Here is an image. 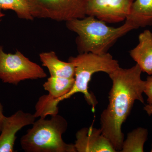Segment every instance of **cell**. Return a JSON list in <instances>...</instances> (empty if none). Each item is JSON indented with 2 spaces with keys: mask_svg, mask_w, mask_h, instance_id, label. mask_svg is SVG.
Segmentation results:
<instances>
[{
  "mask_svg": "<svg viewBox=\"0 0 152 152\" xmlns=\"http://www.w3.org/2000/svg\"><path fill=\"white\" fill-rule=\"evenodd\" d=\"M43 66L48 68L50 76L75 78V67L73 63L61 61L54 51L43 52L39 55Z\"/></svg>",
  "mask_w": 152,
  "mask_h": 152,
  "instance_id": "obj_11",
  "label": "cell"
},
{
  "mask_svg": "<svg viewBox=\"0 0 152 152\" xmlns=\"http://www.w3.org/2000/svg\"><path fill=\"white\" fill-rule=\"evenodd\" d=\"M66 22L68 29L77 35L76 44L79 54L107 53L119 38L134 29L126 22L119 27H112L108 26L105 22L91 16Z\"/></svg>",
  "mask_w": 152,
  "mask_h": 152,
  "instance_id": "obj_2",
  "label": "cell"
},
{
  "mask_svg": "<svg viewBox=\"0 0 152 152\" xmlns=\"http://www.w3.org/2000/svg\"><path fill=\"white\" fill-rule=\"evenodd\" d=\"M134 0H88L86 15L106 23L126 20Z\"/></svg>",
  "mask_w": 152,
  "mask_h": 152,
  "instance_id": "obj_7",
  "label": "cell"
},
{
  "mask_svg": "<svg viewBox=\"0 0 152 152\" xmlns=\"http://www.w3.org/2000/svg\"><path fill=\"white\" fill-rule=\"evenodd\" d=\"M6 10L14 11L20 19L27 20L34 19L28 0H0V12Z\"/></svg>",
  "mask_w": 152,
  "mask_h": 152,
  "instance_id": "obj_15",
  "label": "cell"
},
{
  "mask_svg": "<svg viewBox=\"0 0 152 152\" xmlns=\"http://www.w3.org/2000/svg\"><path fill=\"white\" fill-rule=\"evenodd\" d=\"M130 55L142 72L152 75V33L145 30L139 36V43L131 50Z\"/></svg>",
  "mask_w": 152,
  "mask_h": 152,
  "instance_id": "obj_10",
  "label": "cell"
},
{
  "mask_svg": "<svg viewBox=\"0 0 152 152\" xmlns=\"http://www.w3.org/2000/svg\"><path fill=\"white\" fill-rule=\"evenodd\" d=\"M34 18L65 21L86 16L88 0H28Z\"/></svg>",
  "mask_w": 152,
  "mask_h": 152,
  "instance_id": "obj_6",
  "label": "cell"
},
{
  "mask_svg": "<svg viewBox=\"0 0 152 152\" xmlns=\"http://www.w3.org/2000/svg\"><path fill=\"white\" fill-rule=\"evenodd\" d=\"M54 98L50 95H44L39 98L35 106V112L34 114L36 118H46L48 115L53 116L58 113V106L53 102Z\"/></svg>",
  "mask_w": 152,
  "mask_h": 152,
  "instance_id": "obj_16",
  "label": "cell"
},
{
  "mask_svg": "<svg viewBox=\"0 0 152 152\" xmlns=\"http://www.w3.org/2000/svg\"><path fill=\"white\" fill-rule=\"evenodd\" d=\"M37 118L34 114L19 110L10 116H5L0 132V152H14V145L18 131L32 125Z\"/></svg>",
  "mask_w": 152,
  "mask_h": 152,
  "instance_id": "obj_8",
  "label": "cell"
},
{
  "mask_svg": "<svg viewBox=\"0 0 152 152\" xmlns=\"http://www.w3.org/2000/svg\"><path fill=\"white\" fill-rule=\"evenodd\" d=\"M137 64L129 69L119 67L109 74L113 85L109 104L101 114L100 129L116 151H120L124 141L122 126L127 118L136 100L144 103L142 94L145 81Z\"/></svg>",
  "mask_w": 152,
  "mask_h": 152,
  "instance_id": "obj_1",
  "label": "cell"
},
{
  "mask_svg": "<svg viewBox=\"0 0 152 152\" xmlns=\"http://www.w3.org/2000/svg\"><path fill=\"white\" fill-rule=\"evenodd\" d=\"M74 144L77 152H117L100 129L82 128L76 134Z\"/></svg>",
  "mask_w": 152,
  "mask_h": 152,
  "instance_id": "obj_9",
  "label": "cell"
},
{
  "mask_svg": "<svg viewBox=\"0 0 152 152\" xmlns=\"http://www.w3.org/2000/svg\"><path fill=\"white\" fill-rule=\"evenodd\" d=\"M69 61L75 66V83L68 94L55 100V104L58 105L61 101L69 99L77 93H80L83 94L85 100L91 106L92 110L94 112L97 102L88 91L89 83L92 77L99 72H103L108 75L112 73L119 67L118 62L108 53L103 55L92 53L79 54L76 57H70Z\"/></svg>",
  "mask_w": 152,
  "mask_h": 152,
  "instance_id": "obj_4",
  "label": "cell"
},
{
  "mask_svg": "<svg viewBox=\"0 0 152 152\" xmlns=\"http://www.w3.org/2000/svg\"><path fill=\"white\" fill-rule=\"evenodd\" d=\"M5 15L2 12H0V21H1V19Z\"/></svg>",
  "mask_w": 152,
  "mask_h": 152,
  "instance_id": "obj_20",
  "label": "cell"
},
{
  "mask_svg": "<svg viewBox=\"0 0 152 152\" xmlns=\"http://www.w3.org/2000/svg\"><path fill=\"white\" fill-rule=\"evenodd\" d=\"M125 21L134 29L152 25V0H135Z\"/></svg>",
  "mask_w": 152,
  "mask_h": 152,
  "instance_id": "obj_12",
  "label": "cell"
},
{
  "mask_svg": "<svg viewBox=\"0 0 152 152\" xmlns=\"http://www.w3.org/2000/svg\"><path fill=\"white\" fill-rule=\"evenodd\" d=\"M5 115L4 114V107L1 101H0V132L1 129L2 124Z\"/></svg>",
  "mask_w": 152,
  "mask_h": 152,
  "instance_id": "obj_18",
  "label": "cell"
},
{
  "mask_svg": "<svg viewBox=\"0 0 152 152\" xmlns=\"http://www.w3.org/2000/svg\"><path fill=\"white\" fill-rule=\"evenodd\" d=\"M144 110L146 112L147 114L149 115H152V105H150L149 104H148L146 105L144 107ZM151 151L152 152V144L151 149Z\"/></svg>",
  "mask_w": 152,
  "mask_h": 152,
  "instance_id": "obj_19",
  "label": "cell"
},
{
  "mask_svg": "<svg viewBox=\"0 0 152 152\" xmlns=\"http://www.w3.org/2000/svg\"><path fill=\"white\" fill-rule=\"evenodd\" d=\"M144 93L148 97V104L152 105V76H148L147 77Z\"/></svg>",
  "mask_w": 152,
  "mask_h": 152,
  "instance_id": "obj_17",
  "label": "cell"
},
{
  "mask_svg": "<svg viewBox=\"0 0 152 152\" xmlns=\"http://www.w3.org/2000/svg\"><path fill=\"white\" fill-rule=\"evenodd\" d=\"M147 129L139 127L128 133L126 140H124L120 152H143L145 142L148 139Z\"/></svg>",
  "mask_w": 152,
  "mask_h": 152,
  "instance_id": "obj_14",
  "label": "cell"
},
{
  "mask_svg": "<svg viewBox=\"0 0 152 152\" xmlns=\"http://www.w3.org/2000/svg\"><path fill=\"white\" fill-rule=\"evenodd\" d=\"M47 77L40 66L31 61L18 50L7 53L0 46V80L5 83L18 85L26 80H38Z\"/></svg>",
  "mask_w": 152,
  "mask_h": 152,
  "instance_id": "obj_5",
  "label": "cell"
},
{
  "mask_svg": "<svg viewBox=\"0 0 152 152\" xmlns=\"http://www.w3.org/2000/svg\"><path fill=\"white\" fill-rule=\"evenodd\" d=\"M74 83L75 78H66L50 76L43 86L49 95L57 100L68 94L72 88Z\"/></svg>",
  "mask_w": 152,
  "mask_h": 152,
  "instance_id": "obj_13",
  "label": "cell"
},
{
  "mask_svg": "<svg viewBox=\"0 0 152 152\" xmlns=\"http://www.w3.org/2000/svg\"><path fill=\"white\" fill-rule=\"evenodd\" d=\"M67 128L66 120L58 114L49 119L40 118L22 137L21 146L26 152H77L74 144L63 140Z\"/></svg>",
  "mask_w": 152,
  "mask_h": 152,
  "instance_id": "obj_3",
  "label": "cell"
}]
</instances>
